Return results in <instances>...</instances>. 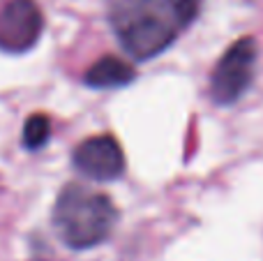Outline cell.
Segmentation results:
<instances>
[{"label":"cell","instance_id":"7","mask_svg":"<svg viewBox=\"0 0 263 261\" xmlns=\"http://www.w3.org/2000/svg\"><path fill=\"white\" fill-rule=\"evenodd\" d=\"M51 139V120L46 114H32L23 125V146L28 151H40Z\"/></svg>","mask_w":263,"mask_h":261},{"label":"cell","instance_id":"2","mask_svg":"<svg viewBox=\"0 0 263 261\" xmlns=\"http://www.w3.org/2000/svg\"><path fill=\"white\" fill-rule=\"evenodd\" d=\"M118 211L111 197L79 183L60 190L53 206V227L60 240L72 250H88L111 236Z\"/></svg>","mask_w":263,"mask_h":261},{"label":"cell","instance_id":"5","mask_svg":"<svg viewBox=\"0 0 263 261\" xmlns=\"http://www.w3.org/2000/svg\"><path fill=\"white\" fill-rule=\"evenodd\" d=\"M72 162L79 174L95 183L118 180L125 174V153L118 139L111 134H97L77 146Z\"/></svg>","mask_w":263,"mask_h":261},{"label":"cell","instance_id":"3","mask_svg":"<svg viewBox=\"0 0 263 261\" xmlns=\"http://www.w3.org/2000/svg\"><path fill=\"white\" fill-rule=\"evenodd\" d=\"M256 55H259L256 40L247 35L236 40L224 51L210 74V97L215 104L229 106L245 95L254 81Z\"/></svg>","mask_w":263,"mask_h":261},{"label":"cell","instance_id":"1","mask_svg":"<svg viewBox=\"0 0 263 261\" xmlns=\"http://www.w3.org/2000/svg\"><path fill=\"white\" fill-rule=\"evenodd\" d=\"M199 9L201 0H111L109 21L132 58L150 60L178 40Z\"/></svg>","mask_w":263,"mask_h":261},{"label":"cell","instance_id":"4","mask_svg":"<svg viewBox=\"0 0 263 261\" xmlns=\"http://www.w3.org/2000/svg\"><path fill=\"white\" fill-rule=\"evenodd\" d=\"M44 14L35 0H9L0 12V51L26 53L40 42Z\"/></svg>","mask_w":263,"mask_h":261},{"label":"cell","instance_id":"6","mask_svg":"<svg viewBox=\"0 0 263 261\" xmlns=\"http://www.w3.org/2000/svg\"><path fill=\"white\" fill-rule=\"evenodd\" d=\"M136 79V69L127 60L118 55H104L97 63H92L83 74V83L95 90H116V88L129 86Z\"/></svg>","mask_w":263,"mask_h":261}]
</instances>
